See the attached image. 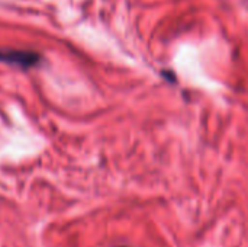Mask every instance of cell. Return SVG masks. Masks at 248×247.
Returning <instances> with one entry per match:
<instances>
[{
  "mask_svg": "<svg viewBox=\"0 0 248 247\" xmlns=\"http://www.w3.org/2000/svg\"><path fill=\"white\" fill-rule=\"evenodd\" d=\"M41 55L35 51L26 49H10V48H0V63L19 67L23 70L36 67L41 63Z\"/></svg>",
  "mask_w": 248,
  "mask_h": 247,
  "instance_id": "obj_1",
  "label": "cell"
}]
</instances>
